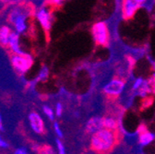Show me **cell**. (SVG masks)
Listing matches in <instances>:
<instances>
[{
	"label": "cell",
	"instance_id": "ffe728a7",
	"mask_svg": "<svg viewBox=\"0 0 155 154\" xmlns=\"http://www.w3.org/2000/svg\"><path fill=\"white\" fill-rule=\"evenodd\" d=\"M54 132L55 134L57 135V137L59 138V139H62L63 138V132L59 126V124H58L57 122H54Z\"/></svg>",
	"mask_w": 155,
	"mask_h": 154
},
{
	"label": "cell",
	"instance_id": "5b68a950",
	"mask_svg": "<svg viewBox=\"0 0 155 154\" xmlns=\"http://www.w3.org/2000/svg\"><path fill=\"white\" fill-rule=\"evenodd\" d=\"M36 18L46 33L47 38H49V32L53 25V14L52 10L48 9L45 6L42 7L36 12Z\"/></svg>",
	"mask_w": 155,
	"mask_h": 154
},
{
	"label": "cell",
	"instance_id": "484cf974",
	"mask_svg": "<svg viewBox=\"0 0 155 154\" xmlns=\"http://www.w3.org/2000/svg\"><path fill=\"white\" fill-rule=\"evenodd\" d=\"M81 154H97V153H95V152H83Z\"/></svg>",
	"mask_w": 155,
	"mask_h": 154
},
{
	"label": "cell",
	"instance_id": "7402d4cb",
	"mask_svg": "<svg viewBox=\"0 0 155 154\" xmlns=\"http://www.w3.org/2000/svg\"><path fill=\"white\" fill-rule=\"evenodd\" d=\"M0 148H2V149H7L8 148V143L0 136Z\"/></svg>",
	"mask_w": 155,
	"mask_h": 154
},
{
	"label": "cell",
	"instance_id": "44dd1931",
	"mask_svg": "<svg viewBox=\"0 0 155 154\" xmlns=\"http://www.w3.org/2000/svg\"><path fill=\"white\" fill-rule=\"evenodd\" d=\"M54 113L56 114V116H58V117H60L62 115V113H63V105H62L61 103H56Z\"/></svg>",
	"mask_w": 155,
	"mask_h": 154
},
{
	"label": "cell",
	"instance_id": "ba28073f",
	"mask_svg": "<svg viewBox=\"0 0 155 154\" xmlns=\"http://www.w3.org/2000/svg\"><path fill=\"white\" fill-rule=\"evenodd\" d=\"M137 134L139 135L138 143L140 147L148 146L155 140V134L150 132L145 124L140 125L137 129Z\"/></svg>",
	"mask_w": 155,
	"mask_h": 154
},
{
	"label": "cell",
	"instance_id": "6da1fadb",
	"mask_svg": "<svg viewBox=\"0 0 155 154\" xmlns=\"http://www.w3.org/2000/svg\"><path fill=\"white\" fill-rule=\"evenodd\" d=\"M120 131L101 128L91 138V149L97 154H109L120 141Z\"/></svg>",
	"mask_w": 155,
	"mask_h": 154
},
{
	"label": "cell",
	"instance_id": "9a60e30c",
	"mask_svg": "<svg viewBox=\"0 0 155 154\" xmlns=\"http://www.w3.org/2000/svg\"><path fill=\"white\" fill-rule=\"evenodd\" d=\"M36 152L38 154H57L54 148L49 145H39Z\"/></svg>",
	"mask_w": 155,
	"mask_h": 154
},
{
	"label": "cell",
	"instance_id": "9c48e42d",
	"mask_svg": "<svg viewBox=\"0 0 155 154\" xmlns=\"http://www.w3.org/2000/svg\"><path fill=\"white\" fill-rule=\"evenodd\" d=\"M29 123L32 131L38 135H41L45 132V123L42 116L36 112H31L28 115Z\"/></svg>",
	"mask_w": 155,
	"mask_h": 154
},
{
	"label": "cell",
	"instance_id": "603a6c76",
	"mask_svg": "<svg viewBox=\"0 0 155 154\" xmlns=\"http://www.w3.org/2000/svg\"><path fill=\"white\" fill-rule=\"evenodd\" d=\"M14 154H29L28 151L24 148H18L15 151Z\"/></svg>",
	"mask_w": 155,
	"mask_h": 154
},
{
	"label": "cell",
	"instance_id": "277c9868",
	"mask_svg": "<svg viewBox=\"0 0 155 154\" xmlns=\"http://www.w3.org/2000/svg\"><path fill=\"white\" fill-rule=\"evenodd\" d=\"M91 34L94 43L97 45L109 48L111 45V35L106 21H100L93 24L91 27Z\"/></svg>",
	"mask_w": 155,
	"mask_h": 154
},
{
	"label": "cell",
	"instance_id": "3957f363",
	"mask_svg": "<svg viewBox=\"0 0 155 154\" xmlns=\"http://www.w3.org/2000/svg\"><path fill=\"white\" fill-rule=\"evenodd\" d=\"M127 80L128 79L122 78V77L114 74V72L113 77L104 84L102 88V91L104 97L110 102L115 101L124 92Z\"/></svg>",
	"mask_w": 155,
	"mask_h": 154
},
{
	"label": "cell",
	"instance_id": "7c38bea8",
	"mask_svg": "<svg viewBox=\"0 0 155 154\" xmlns=\"http://www.w3.org/2000/svg\"><path fill=\"white\" fill-rule=\"evenodd\" d=\"M12 30L8 26H1L0 27V45L8 48V41L9 36Z\"/></svg>",
	"mask_w": 155,
	"mask_h": 154
},
{
	"label": "cell",
	"instance_id": "7a4b0ae2",
	"mask_svg": "<svg viewBox=\"0 0 155 154\" xmlns=\"http://www.w3.org/2000/svg\"><path fill=\"white\" fill-rule=\"evenodd\" d=\"M31 16L32 8L30 5L18 4L10 9L8 21L16 32L18 34H27L30 31L28 20Z\"/></svg>",
	"mask_w": 155,
	"mask_h": 154
},
{
	"label": "cell",
	"instance_id": "d6986e66",
	"mask_svg": "<svg viewBox=\"0 0 155 154\" xmlns=\"http://www.w3.org/2000/svg\"><path fill=\"white\" fill-rule=\"evenodd\" d=\"M56 143V148H57V154H66V149L63 145V143L59 140V139H57L55 140Z\"/></svg>",
	"mask_w": 155,
	"mask_h": 154
},
{
	"label": "cell",
	"instance_id": "d4e9b609",
	"mask_svg": "<svg viewBox=\"0 0 155 154\" xmlns=\"http://www.w3.org/2000/svg\"><path fill=\"white\" fill-rule=\"evenodd\" d=\"M0 131H4V125H3V119H2V115L0 113Z\"/></svg>",
	"mask_w": 155,
	"mask_h": 154
},
{
	"label": "cell",
	"instance_id": "52a82bcc",
	"mask_svg": "<svg viewBox=\"0 0 155 154\" xmlns=\"http://www.w3.org/2000/svg\"><path fill=\"white\" fill-rule=\"evenodd\" d=\"M141 6L135 0H121V18L124 21L130 20L134 17Z\"/></svg>",
	"mask_w": 155,
	"mask_h": 154
},
{
	"label": "cell",
	"instance_id": "5bb4252c",
	"mask_svg": "<svg viewBox=\"0 0 155 154\" xmlns=\"http://www.w3.org/2000/svg\"><path fill=\"white\" fill-rule=\"evenodd\" d=\"M49 77V69L46 66H43L40 72H39L37 78L34 80V82H40V81H45Z\"/></svg>",
	"mask_w": 155,
	"mask_h": 154
},
{
	"label": "cell",
	"instance_id": "4fadbf2b",
	"mask_svg": "<svg viewBox=\"0 0 155 154\" xmlns=\"http://www.w3.org/2000/svg\"><path fill=\"white\" fill-rule=\"evenodd\" d=\"M102 123H103V127L108 128V129H113V130H117L119 129V122L116 120L111 115H106V116L102 117Z\"/></svg>",
	"mask_w": 155,
	"mask_h": 154
},
{
	"label": "cell",
	"instance_id": "30bf717a",
	"mask_svg": "<svg viewBox=\"0 0 155 154\" xmlns=\"http://www.w3.org/2000/svg\"><path fill=\"white\" fill-rule=\"evenodd\" d=\"M8 49L15 54H18V55L28 54L19 46V34L15 31H12L10 33L9 41H8Z\"/></svg>",
	"mask_w": 155,
	"mask_h": 154
},
{
	"label": "cell",
	"instance_id": "ac0fdd59",
	"mask_svg": "<svg viewBox=\"0 0 155 154\" xmlns=\"http://www.w3.org/2000/svg\"><path fill=\"white\" fill-rule=\"evenodd\" d=\"M148 81H149V84H150V89H151V94L153 96H155V71L152 74V76H150L148 79Z\"/></svg>",
	"mask_w": 155,
	"mask_h": 154
},
{
	"label": "cell",
	"instance_id": "8fae6325",
	"mask_svg": "<svg viewBox=\"0 0 155 154\" xmlns=\"http://www.w3.org/2000/svg\"><path fill=\"white\" fill-rule=\"evenodd\" d=\"M101 128H103V123H102V117L99 116V115H95V116L90 118L87 121L84 127L85 132L89 135H93Z\"/></svg>",
	"mask_w": 155,
	"mask_h": 154
},
{
	"label": "cell",
	"instance_id": "2e32d148",
	"mask_svg": "<svg viewBox=\"0 0 155 154\" xmlns=\"http://www.w3.org/2000/svg\"><path fill=\"white\" fill-rule=\"evenodd\" d=\"M154 102V96H147V97H144V99L142 100L141 102V107H140V110L141 111H144L146 109H148L149 107H150L152 105Z\"/></svg>",
	"mask_w": 155,
	"mask_h": 154
},
{
	"label": "cell",
	"instance_id": "8992f818",
	"mask_svg": "<svg viewBox=\"0 0 155 154\" xmlns=\"http://www.w3.org/2000/svg\"><path fill=\"white\" fill-rule=\"evenodd\" d=\"M10 60L12 66L18 73H25L29 70L32 64V59L30 57L29 54L27 55H18V54H11Z\"/></svg>",
	"mask_w": 155,
	"mask_h": 154
},
{
	"label": "cell",
	"instance_id": "cb8c5ba5",
	"mask_svg": "<svg viewBox=\"0 0 155 154\" xmlns=\"http://www.w3.org/2000/svg\"><path fill=\"white\" fill-rule=\"evenodd\" d=\"M48 1L52 4V5H55V6H58L61 2H63L64 0H48Z\"/></svg>",
	"mask_w": 155,
	"mask_h": 154
},
{
	"label": "cell",
	"instance_id": "e0dca14e",
	"mask_svg": "<svg viewBox=\"0 0 155 154\" xmlns=\"http://www.w3.org/2000/svg\"><path fill=\"white\" fill-rule=\"evenodd\" d=\"M43 111H44L45 114L48 117L49 120L53 121V120L54 119V110H53L50 106H48V105H44V106H43Z\"/></svg>",
	"mask_w": 155,
	"mask_h": 154
}]
</instances>
